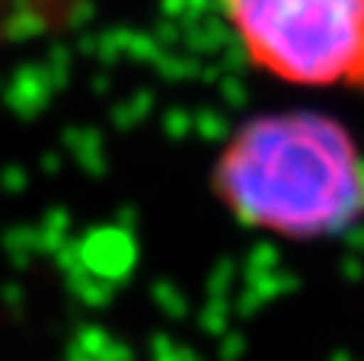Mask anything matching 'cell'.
<instances>
[{
  "label": "cell",
  "mask_w": 364,
  "mask_h": 361,
  "mask_svg": "<svg viewBox=\"0 0 364 361\" xmlns=\"http://www.w3.org/2000/svg\"><path fill=\"white\" fill-rule=\"evenodd\" d=\"M220 205L243 227L316 240L364 215V157L342 122L275 112L240 125L211 170Z\"/></svg>",
  "instance_id": "6da1fadb"
},
{
  "label": "cell",
  "mask_w": 364,
  "mask_h": 361,
  "mask_svg": "<svg viewBox=\"0 0 364 361\" xmlns=\"http://www.w3.org/2000/svg\"><path fill=\"white\" fill-rule=\"evenodd\" d=\"M243 58L301 90L364 93V0H220Z\"/></svg>",
  "instance_id": "7a4b0ae2"
}]
</instances>
